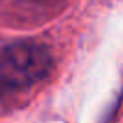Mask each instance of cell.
Instances as JSON below:
<instances>
[{
  "label": "cell",
  "mask_w": 123,
  "mask_h": 123,
  "mask_svg": "<svg viewBox=\"0 0 123 123\" xmlns=\"http://www.w3.org/2000/svg\"><path fill=\"white\" fill-rule=\"evenodd\" d=\"M51 69V56L42 45L16 42L0 49V89H24L40 81Z\"/></svg>",
  "instance_id": "1"
}]
</instances>
